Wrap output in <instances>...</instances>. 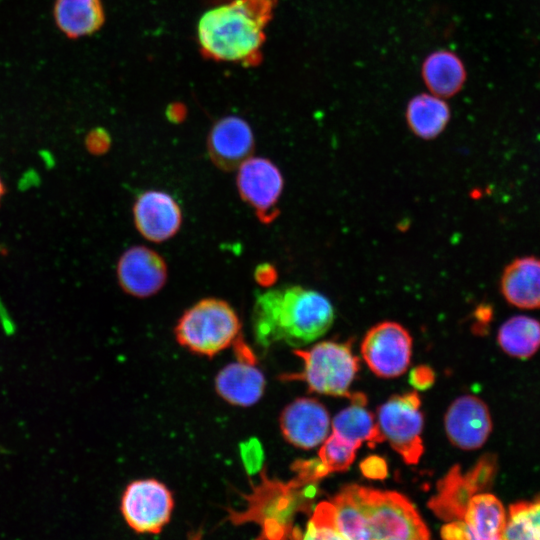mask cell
Here are the masks:
<instances>
[{
	"mask_svg": "<svg viewBox=\"0 0 540 540\" xmlns=\"http://www.w3.org/2000/svg\"><path fill=\"white\" fill-rule=\"evenodd\" d=\"M435 380L432 369L425 365H420L412 369L409 375L410 384L419 390L430 388Z\"/></svg>",
	"mask_w": 540,
	"mask_h": 540,
	"instance_id": "obj_30",
	"label": "cell"
},
{
	"mask_svg": "<svg viewBox=\"0 0 540 540\" xmlns=\"http://www.w3.org/2000/svg\"><path fill=\"white\" fill-rule=\"evenodd\" d=\"M254 146L250 125L235 115L219 119L212 126L207 139L208 155L214 165L223 171L238 169L252 156Z\"/></svg>",
	"mask_w": 540,
	"mask_h": 540,
	"instance_id": "obj_15",
	"label": "cell"
},
{
	"mask_svg": "<svg viewBox=\"0 0 540 540\" xmlns=\"http://www.w3.org/2000/svg\"><path fill=\"white\" fill-rule=\"evenodd\" d=\"M174 500L168 487L156 479L135 480L121 498L124 520L137 533L158 534L170 521Z\"/></svg>",
	"mask_w": 540,
	"mask_h": 540,
	"instance_id": "obj_9",
	"label": "cell"
},
{
	"mask_svg": "<svg viewBox=\"0 0 540 540\" xmlns=\"http://www.w3.org/2000/svg\"><path fill=\"white\" fill-rule=\"evenodd\" d=\"M108 138L100 132L92 133L87 139V148L94 154H101L108 148Z\"/></svg>",
	"mask_w": 540,
	"mask_h": 540,
	"instance_id": "obj_33",
	"label": "cell"
},
{
	"mask_svg": "<svg viewBox=\"0 0 540 540\" xmlns=\"http://www.w3.org/2000/svg\"><path fill=\"white\" fill-rule=\"evenodd\" d=\"M133 218L136 229L144 238L159 243L179 231L183 217L179 204L170 194L147 190L137 197Z\"/></svg>",
	"mask_w": 540,
	"mask_h": 540,
	"instance_id": "obj_16",
	"label": "cell"
},
{
	"mask_svg": "<svg viewBox=\"0 0 540 540\" xmlns=\"http://www.w3.org/2000/svg\"><path fill=\"white\" fill-rule=\"evenodd\" d=\"M367 539L425 540L429 529L401 493L351 484Z\"/></svg>",
	"mask_w": 540,
	"mask_h": 540,
	"instance_id": "obj_3",
	"label": "cell"
},
{
	"mask_svg": "<svg viewBox=\"0 0 540 540\" xmlns=\"http://www.w3.org/2000/svg\"><path fill=\"white\" fill-rule=\"evenodd\" d=\"M462 521L468 539L500 540L506 527L507 511L498 497L479 492L471 497Z\"/></svg>",
	"mask_w": 540,
	"mask_h": 540,
	"instance_id": "obj_19",
	"label": "cell"
},
{
	"mask_svg": "<svg viewBox=\"0 0 540 540\" xmlns=\"http://www.w3.org/2000/svg\"><path fill=\"white\" fill-rule=\"evenodd\" d=\"M281 432L290 444L311 449L328 436L330 417L326 408L313 398H298L280 415Z\"/></svg>",
	"mask_w": 540,
	"mask_h": 540,
	"instance_id": "obj_17",
	"label": "cell"
},
{
	"mask_svg": "<svg viewBox=\"0 0 540 540\" xmlns=\"http://www.w3.org/2000/svg\"><path fill=\"white\" fill-rule=\"evenodd\" d=\"M406 119L410 130L416 136L429 140L437 137L446 128L450 109L442 97L419 94L409 101Z\"/></svg>",
	"mask_w": 540,
	"mask_h": 540,
	"instance_id": "obj_22",
	"label": "cell"
},
{
	"mask_svg": "<svg viewBox=\"0 0 540 540\" xmlns=\"http://www.w3.org/2000/svg\"><path fill=\"white\" fill-rule=\"evenodd\" d=\"M54 18L60 31L72 39L95 33L105 20L101 0H56Z\"/></svg>",
	"mask_w": 540,
	"mask_h": 540,
	"instance_id": "obj_20",
	"label": "cell"
},
{
	"mask_svg": "<svg viewBox=\"0 0 540 540\" xmlns=\"http://www.w3.org/2000/svg\"><path fill=\"white\" fill-rule=\"evenodd\" d=\"M304 539H340L331 501H322L315 508L308 523Z\"/></svg>",
	"mask_w": 540,
	"mask_h": 540,
	"instance_id": "obj_27",
	"label": "cell"
},
{
	"mask_svg": "<svg viewBox=\"0 0 540 540\" xmlns=\"http://www.w3.org/2000/svg\"><path fill=\"white\" fill-rule=\"evenodd\" d=\"M317 483L304 484L296 478L288 483L265 478L255 490L256 521L262 523L265 537L283 538L291 532L292 519L297 511L308 510L317 492Z\"/></svg>",
	"mask_w": 540,
	"mask_h": 540,
	"instance_id": "obj_6",
	"label": "cell"
},
{
	"mask_svg": "<svg viewBox=\"0 0 540 540\" xmlns=\"http://www.w3.org/2000/svg\"><path fill=\"white\" fill-rule=\"evenodd\" d=\"M358 448L353 443L332 433L324 440L318 456L330 473L343 472L353 463Z\"/></svg>",
	"mask_w": 540,
	"mask_h": 540,
	"instance_id": "obj_26",
	"label": "cell"
},
{
	"mask_svg": "<svg viewBox=\"0 0 540 540\" xmlns=\"http://www.w3.org/2000/svg\"><path fill=\"white\" fill-rule=\"evenodd\" d=\"M278 277L276 268L269 263H262L258 265L254 271L255 281L263 287H270L273 285Z\"/></svg>",
	"mask_w": 540,
	"mask_h": 540,
	"instance_id": "obj_31",
	"label": "cell"
},
{
	"mask_svg": "<svg viewBox=\"0 0 540 540\" xmlns=\"http://www.w3.org/2000/svg\"><path fill=\"white\" fill-rule=\"evenodd\" d=\"M416 392L394 395L377 410L380 431L407 464H417L423 454V414Z\"/></svg>",
	"mask_w": 540,
	"mask_h": 540,
	"instance_id": "obj_7",
	"label": "cell"
},
{
	"mask_svg": "<svg viewBox=\"0 0 540 540\" xmlns=\"http://www.w3.org/2000/svg\"><path fill=\"white\" fill-rule=\"evenodd\" d=\"M502 539L540 540V496L509 506Z\"/></svg>",
	"mask_w": 540,
	"mask_h": 540,
	"instance_id": "obj_25",
	"label": "cell"
},
{
	"mask_svg": "<svg viewBox=\"0 0 540 540\" xmlns=\"http://www.w3.org/2000/svg\"><path fill=\"white\" fill-rule=\"evenodd\" d=\"M497 341L507 355L527 359L540 348V321L527 315L513 316L499 328Z\"/></svg>",
	"mask_w": 540,
	"mask_h": 540,
	"instance_id": "obj_24",
	"label": "cell"
},
{
	"mask_svg": "<svg viewBox=\"0 0 540 540\" xmlns=\"http://www.w3.org/2000/svg\"><path fill=\"white\" fill-rule=\"evenodd\" d=\"M501 291L518 308H540V259L526 256L511 262L502 275Z\"/></svg>",
	"mask_w": 540,
	"mask_h": 540,
	"instance_id": "obj_18",
	"label": "cell"
},
{
	"mask_svg": "<svg viewBox=\"0 0 540 540\" xmlns=\"http://www.w3.org/2000/svg\"><path fill=\"white\" fill-rule=\"evenodd\" d=\"M494 454L483 455L467 473L458 464L437 482V493L428 501V507L444 521L462 520L471 497L487 489L496 474Z\"/></svg>",
	"mask_w": 540,
	"mask_h": 540,
	"instance_id": "obj_8",
	"label": "cell"
},
{
	"mask_svg": "<svg viewBox=\"0 0 540 540\" xmlns=\"http://www.w3.org/2000/svg\"><path fill=\"white\" fill-rule=\"evenodd\" d=\"M240 330L234 308L225 300L209 297L184 311L174 333L181 346L211 358L234 343Z\"/></svg>",
	"mask_w": 540,
	"mask_h": 540,
	"instance_id": "obj_4",
	"label": "cell"
},
{
	"mask_svg": "<svg viewBox=\"0 0 540 540\" xmlns=\"http://www.w3.org/2000/svg\"><path fill=\"white\" fill-rule=\"evenodd\" d=\"M334 317V308L322 293L284 286L257 294L252 329L256 342L265 348L277 342L298 348L324 335Z\"/></svg>",
	"mask_w": 540,
	"mask_h": 540,
	"instance_id": "obj_1",
	"label": "cell"
},
{
	"mask_svg": "<svg viewBox=\"0 0 540 540\" xmlns=\"http://www.w3.org/2000/svg\"><path fill=\"white\" fill-rule=\"evenodd\" d=\"M292 470L296 473L302 483H318L322 478L330 474L323 462L319 459L297 460L292 465Z\"/></svg>",
	"mask_w": 540,
	"mask_h": 540,
	"instance_id": "obj_28",
	"label": "cell"
},
{
	"mask_svg": "<svg viewBox=\"0 0 540 540\" xmlns=\"http://www.w3.org/2000/svg\"><path fill=\"white\" fill-rule=\"evenodd\" d=\"M422 76L432 94L450 97L462 88L466 73L461 59L451 51L431 53L422 66Z\"/></svg>",
	"mask_w": 540,
	"mask_h": 540,
	"instance_id": "obj_21",
	"label": "cell"
},
{
	"mask_svg": "<svg viewBox=\"0 0 540 540\" xmlns=\"http://www.w3.org/2000/svg\"><path fill=\"white\" fill-rule=\"evenodd\" d=\"M277 2L231 0L204 12L196 29L202 54L216 61L255 65Z\"/></svg>",
	"mask_w": 540,
	"mask_h": 540,
	"instance_id": "obj_2",
	"label": "cell"
},
{
	"mask_svg": "<svg viewBox=\"0 0 540 540\" xmlns=\"http://www.w3.org/2000/svg\"><path fill=\"white\" fill-rule=\"evenodd\" d=\"M293 353L304 363L302 373L295 378L304 380L309 391L349 398L348 389L359 362L349 344L323 341L308 350L296 349Z\"/></svg>",
	"mask_w": 540,
	"mask_h": 540,
	"instance_id": "obj_5",
	"label": "cell"
},
{
	"mask_svg": "<svg viewBox=\"0 0 540 540\" xmlns=\"http://www.w3.org/2000/svg\"><path fill=\"white\" fill-rule=\"evenodd\" d=\"M4 194H5V186H4L3 180H2V178L0 176V203H1V200H2V198L4 196Z\"/></svg>",
	"mask_w": 540,
	"mask_h": 540,
	"instance_id": "obj_34",
	"label": "cell"
},
{
	"mask_svg": "<svg viewBox=\"0 0 540 540\" xmlns=\"http://www.w3.org/2000/svg\"><path fill=\"white\" fill-rule=\"evenodd\" d=\"M440 532L443 539H468L467 529L462 520L450 521L442 526Z\"/></svg>",
	"mask_w": 540,
	"mask_h": 540,
	"instance_id": "obj_32",
	"label": "cell"
},
{
	"mask_svg": "<svg viewBox=\"0 0 540 540\" xmlns=\"http://www.w3.org/2000/svg\"><path fill=\"white\" fill-rule=\"evenodd\" d=\"M236 184L240 197L253 208L262 223L268 224L279 215L284 181L272 161L251 156L238 168Z\"/></svg>",
	"mask_w": 540,
	"mask_h": 540,
	"instance_id": "obj_11",
	"label": "cell"
},
{
	"mask_svg": "<svg viewBox=\"0 0 540 540\" xmlns=\"http://www.w3.org/2000/svg\"><path fill=\"white\" fill-rule=\"evenodd\" d=\"M116 273L122 290L137 298H147L159 292L168 277L163 257L141 245L128 248L120 256Z\"/></svg>",
	"mask_w": 540,
	"mask_h": 540,
	"instance_id": "obj_13",
	"label": "cell"
},
{
	"mask_svg": "<svg viewBox=\"0 0 540 540\" xmlns=\"http://www.w3.org/2000/svg\"><path fill=\"white\" fill-rule=\"evenodd\" d=\"M362 474L369 479L383 480L388 475V467L384 458L371 455L360 463Z\"/></svg>",
	"mask_w": 540,
	"mask_h": 540,
	"instance_id": "obj_29",
	"label": "cell"
},
{
	"mask_svg": "<svg viewBox=\"0 0 540 540\" xmlns=\"http://www.w3.org/2000/svg\"><path fill=\"white\" fill-rule=\"evenodd\" d=\"M362 356L379 377L393 378L406 372L412 354V337L401 324L384 321L370 328L361 344Z\"/></svg>",
	"mask_w": 540,
	"mask_h": 540,
	"instance_id": "obj_10",
	"label": "cell"
},
{
	"mask_svg": "<svg viewBox=\"0 0 540 540\" xmlns=\"http://www.w3.org/2000/svg\"><path fill=\"white\" fill-rule=\"evenodd\" d=\"M366 404L351 402L332 421L333 433L360 447L367 442L370 447L385 439L374 415L365 408Z\"/></svg>",
	"mask_w": 540,
	"mask_h": 540,
	"instance_id": "obj_23",
	"label": "cell"
},
{
	"mask_svg": "<svg viewBox=\"0 0 540 540\" xmlns=\"http://www.w3.org/2000/svg\"><path fill=\"white\" fill-rule=\"evenodd\" d=\"M238 360L227 364L216 376L217 393L228 403L248 407L257 403L265 390V377L240 336L235 340Z\"/></svg>",
	"mask_w": 540,
	"mask_h": 540,
	"instance_id": "obj_12",
	"label": "cell"
},
{
	"mask_svg": "<svg viewBox=\"0 0 540 540\" xmlns=\"http://www.w3.org/2000/svg\"><path fill=\"white\" fill-rule=\"evenodd\" d=\"M449 441L463 450L484 445L492 431V419L486 403L473 395L455 399L444 418Z\"/></svg>",
	"mask_w": 540,
	"mask_h": 540,
	"instance_id": "obj_14",
	"label": "cell"
}]
</instances>
